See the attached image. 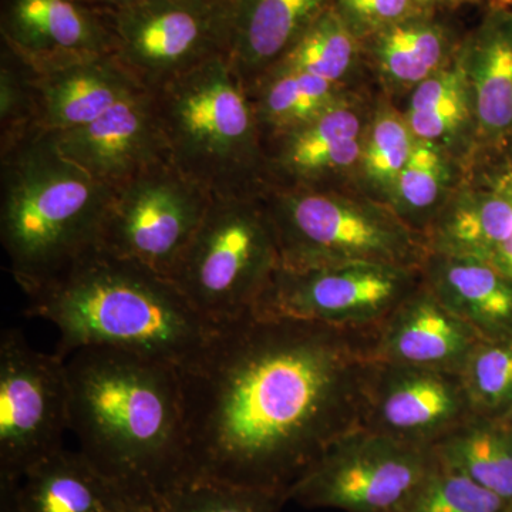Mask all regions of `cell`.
Listing matches in <instances>:
<instances>
[{"instance_id":"obj_1","label":"cell","mask_w":512,"mask_h":512,"mask_svg":"<svg viewBox=\"0 0 512 512\" xmlns=\"http://www.w3.org/2000/svg\"><path fill=\"white\" fill-rule=\"evenodd\" d=\"M373 329L254 313L218 325L177 369L187 480L272 491L289 501L330 444L366 427Z\"/></svg>"},{"instance_id":"obj_2","label":"cell","mask_w":512,"mask_h":512,"mask_svg":"<svg viewBox=\"0 0 512 512\" xmlns=\"http://www.w3.org/2000/svg\"><path fill=\"white\" fill-rule=\"evenodd\" d=\"M64 360L80 451L133 503L160 507L187 480L177 367L109 348Z\"/></svg>"},{"instance_id":"obj_3","label":"cell","mask_w":512,"mask_h":512,"mask_svg":"<svg viewBox=\"0 0 512 512\" xmlns=\"http://www.w3.org/2000/svg\"><path fill=\"white\" fill-rule=\"evenodd\" d=\"M28 316L60 333L63 359L86 348L126 350L181 367L218 325L192 308L171 279L96 248L28 295Z\"/></svg>"},{"instance_id":"obj_4","label":"cell","mask_w":512,"mask_h":512,"mask_svg":"<svg viewBox=\"0 0 512 512\" xmlns=\"http://www.w3.org/2000/svg\"><path fill=\"white\" fill-rule=\"evenodd\" d=\"M0 239L13 278L26 295L99 247L114 188L35 133L0 153Z\"/></svg>"},{"instance_id":"obj_5","label":"cell","mask_w":512,"mask_h":512,"mask_svg":"<svg viewBox=\"0 0 512 512\" xmlns=\"http://www.w3.org/2000/svg\"><path fill=\"white\" fill-rule=\"evenodd\" d=\"M151 93L171 163L211 198L261 197L265 141L229 56Z\"/></svg>"},{"instance_id":"obj_6","label":"cell","mask_w":512,"mask_h":512,"mask_svg":"<svg viewBox=\"0 0 512 512\" xmlns=\"http://www.w3.org/2000/svg\"><path fill=\"white\" fill-rule=\"evenodd\" d=\"M262 200L285 268L366 262L423 269L429 258L427 235L369 195L268 188Z\"/></svg>"},{"instance_id":"obj_7","label":"cell","mask_w":512,"mask_h":512,"mask_svg":"<svg viewBox=\"0 0 512 512\" xmlns=\"http://www.w3.org/2000/svg\"><path fill=\"white\" fill-rule=\"evenodd\" d=\"M281 265L262 195L212 198L171 281L208 322L224 325L254 312Z\"/></svg>"},{"instance_id":"obj_8","label":"cell","mask_w":512,"mask_h":512,"mask_svg":"<svg viewBox=\"0 0 512 512\" xmlns=\"http://www.w3.org/2000/svg\"><path fill=\"white\" fill-rule=\"evenodd\" d=\"M109 13L114 57L146 92L231 56L232 0H131Z\"/></svg>"},{"instance_id":"obj_9","label":"cell","mask_w":512,"mask_h":512,"mask_svg":"<svg viewBox=\"0 0 512 512\" xmlns=\"http://www.w3.org/2000/svg\"><path fill=\"white\" fill-rule=\"evenodd\" d=\"M439 466L433 447L360 427L326 448L289 501L346 512H402Z\"/></svg>"},{"instance_id":"obj_10","label":"cell","mask_w":512,"mask_h":512,"mask_svg":"<svg viewBox=\"0 0 512 512\" xmlns=\"http://www.w3.org/2000/svg\"><path fill=\"white\" fill-rule=\"evenodd\" d=\"M423 284V269L386 264L281 268L254 309L259 318L340 329L376 328Z\"/></svg>"},{"instance_id":"obj_11","label":"cell","mask_w":512,"mask_h":512,"mask_svg":"<svg viewBox=\"0 0 512 512\" xmlns=\"http://www.w3.org/2000/svg\"><path fill=\"white\" fill-rule=\"evenodd\" d=\"M211 200L171 161L158 164L114 188L97 248L171 279Z\"/></svg>"},{"instance_id":"obj_12","label":"cell","mask_w":512,"mask_h":512,"mask_svg":"<svg viewBox=\"0 0 512 512\" xmlns=\"http://www.w3.org/2000/svg\"><path fill=\"white\" fill-rule=\"evenodd\" d=\"M70 430L66 360L37 352L18 329L0 339V478L20 481L63 448Z\"/></svg>"},{"instance_id":"obj_13","label":"cell","mask_w":512,"mask_h":512,"mask_svg":"<svg viewBox=\"0 0 512 512\" xmlns=\"http://www.w3.org/2000/svg\"><path fill=\"white\" fill-rule=\"evenodd\" d=\"M373 110L350 92L315 120L265 140L268 188H343L348 175L356 178Z\"/></svg>"},{"instance_id":"obj_14","label":"cell","mask_w":512,"mask_h":512,"mask_svg":"<svg viewBox=\"0 0 512 512\" xmlns=\"http://www.w3.org/2000/svg\"><path fill=\"white\" fill-rule=\"evenodd\" d=\"M0 35L39 73L114 55L109 9L82 0H2Z\"/></svg>"},{"instance_id":"obj_15","label":"cell","mask_w":512,"mask_h":512,"mask_svg":"<svg viewBox=\"0 0 512 512\" xmlns=\"http://www.w3.org/2000/svg\"><path fill=\"white\" fill-rule=\"evenodd\" d=\"M47 134L64 157L110 188L171 161L148 92L117 104L86 126Z\"/></svg>"},{"instance_id":"obj_16","label":"cell","mask_w":512,"mask_h":512,"mask_svg":"<svg viewBox=\"0 0 512 512\" xmlns=\"http://www.w3.org/2000/svg\"><path fill=\"white\" fill-rule=\"evenodd\" d=\"M470 412L457 373L417 367L373 366L366 427L433 446Z\"/></svg>"},{"instance_id":"obj_17","label":"cell","mask_w":512,"mask_h":512,"mask_svg":"<svg viewBox=\"0 0 512 512\" xmlns=\"http://www.w3.org/2000/svg\"><path fill=\"white\" fill-rule=\"evenodd\" d=\"M480 335L421 284L376 326L370 359L376 365L460 372Z\"/></svg>"},{"instance_id":"obj_18","label":"cell","mask_w":512,"mask_h":512,"mask_svg":"<svg viewBox=\"0 0 512 512\" xmlns=\"http://www.w3.org/2000/svg\"><path fill=\"white\" fill-rule=\"evenodd\" d=\"M36 130L60 133L86 126L146 92L114 55L93 57L33 77Z\"/></svg>"},{"instance_id":"obj_19","label":"cell","mask_w":512,"mask_h":512,"mask_svg":"<svg viewBox=\"0 0 512 512\" xmlns=\"http://www.w3.org/2000/svg\"><path fill=\"white\" fill-rule=\"evenodd\" d=\"M473 107L476 141L512 136V10L491 6L457 52Z\"/></svg>"},{"instance_id":"obj_20","label":"cell","mask_w":512,"mask_h":512,"mask_svg":"<svg viewBox=\"0 0 512 512\" xmlns=\"http://www.w3.org/2000/svg\"><path fill=\"white\" fill-rule=\"evenodd\" d=\"M512 234V168L484 181L458 183L429 231L430 252L493 262Z\"/></svg>"},{"instance_id":"obj_21","label":"cell","mask_w":512,"mask_h":512,"mask_svg":"<svg viewBox=\"0 0 512 512\" xmlns=\"http://www.w3.org/2000/svg\"><path fill=\"white\" fill-rule=\"evenodd\" d=\"M232 69L249 89L332 6V0H232Z\"/></svg>"},{"instance_id":"obj_22","label":"cell","mask_w":512,"mask_h":512,"mask_svg":"<svg viewBox=\"0 0 512 512\" xmlns=\"http://www.w3.org/2000/svg\"><path fill=\"white\" fill-rule=\"evenodd\" d=\"M440 13L403 20L362 42L365 64L390 97L412 93L456 57L461 40Z\"/></svg>"},{"instance_id":"obj_23","label":"cell","mask_w":512,"mask_h":512,"mask_svg":"<svg viewBox=\"0 0 512 512\" xmlns=\"http://www.w3.org/2000/svg\"><path fill=\"white\" fill-rule=\"evenodd\" d=\"M423 281L481 338L512 322V282L487 259L430 252Z\"/></svg>"},{"instance_id":"obj_24","label":"cell","mask_w":512,"mask_h":512,"mask_svg":"<svg viewBox=\"0 0 512 512\" xmlns=\"http://www.w3.org/2000/svg\"><path fill=\"white\" fill-rule=\"evenodd\" d=\"M22 512H124L133 503L82 451H56L20 480Z\"/></svg>"},{"instance_id":"obj_25","label":"cell","mask_w":512,"mask_h":512,"mask_svg":"<svg viewBox=\"0 0 512 512\" xmlns=\"http://www.w3.org/2000/svg\"><path fill=\"white\" fill-rule=\"evenodd\" d=\"M416 140L436 144L454 158H466L476 141L470 92L458 57L409 94L403 110Z\"/></svg>"},{"instance_id":"obj_26","label":"cell","mask_w":512,"mask_h":512,"mask_svg":"<svg viewBox=\"0 0 512 512\" xmlns=\"http://www.w3.org/2000/svg\"><path fill=\"white\" fill-rule=\"evenodd\" d=\"M264 141L303 126L345 99L348 87L303 73H272L247 89Z\"/></svg>"},{"instance_id":"obj_27","label":"cell","mask_w":512,"mask_h":512,"mask_svg":"<svg viewBox=\"0 0 512 512\" xmlns=\"http://www.w3.org/2000/svg\"><path fill=\"white\" fill-rule=\"evenodd\" d=\"M431 447L441 466L512 503V436L507 431L466 420Z\"/></svg>"},{"instance_id":"obj_28","label":"cell","mask_w":512,"mask_h":512,"mask_svg":"<svg viewBox=\"0 0 512 512\" xmlns=\"http://www.w3.org/2000/svg\"><path fill=\"white\" fill-rule=\"evenodd\" d=\"M457 161L444 148L416 140L389 207L410 227L427 235L457 187Z\"/></svg>"},{"instance_id":"obj_29","label":"cell","mask_w":512,"mask_h":512,"mask_svg":"<svg viewBox=\"0 0 512 512\" xmlns=\"http://www.w3.org/2000/svg\"><path fill=\"white\" fill-rule=\"evenodd\" d=\"M362 64V43L328 9L265 74L303 73L348 87V80Z\"/></svg>"},{"instance_id":"obj_30","label":"cell","mask_w":512,"mask_h":512,"mask_svg":"<svg viewBox=\"0 0 512 512\" xmlns=\"http://www.w3.org/2000/svg\"><path fill=\"white\" fill-rule=\"evenodd\" d=\"M416 138L407 126L403 111L389 101H380L367 127L357 181L366 195L389 205L397 178L409 161Z\"/></svg>"},{"instance_id":"obj_31","label":"cell","mask_w":512,"mask_h":512,"mask_svg":"<svg viewBox=\"0 0 512 512\" xmlns=\"http://www.w3.org/2000/svg\"><path fill=\"white\" fill-rule=\"evenodd\" d=\"M468 409L488 413L512 403V339H481L458 372Z\"/></svg>"},{"instance_id":"obj_32","label":"cell","mask_w":512,"mask_h":512,"mask_svg":"<svg viewBox=\"0 0 512 512\" xmlns=\"http://www.w3.org/2000/svg\"><path fill=\"white\" fill-rule=\"evenodd\" d=\"M288 501L284 494L214 481L187 480L174 488L161 512H278Z\"/></svg>"},{"instance_id":"obj_33","label":"cell","mask_w":512,"mask_h":512,"mask_svg":"<svg viewBox=\"0 0 512 512\" xmlns=\"http://www.w3.org/2000/svg\"><path fill=\"white\" fill-rule=\"evenodd\" d=\"M35 70L2 45L0 57V153L36 130Z\"/></svg>"},{"instance_id":"obj_34","label":"cell","mask_w":512,"mask_h":512,"mask_svg":"<svg viewBox=\"0 0 512 512\" xmlns=\"http://www.w3.org/2000/svg\"><path fill=\"white\" fill-rule=\"evenodd\" d=\"M507 505L476 481L439 463L402 512H504Z\"/></svg>"},{"instance_id":"obj_35","label":"cell","mask_w":512,"mask_h":512,"mask_svg":"<svg viewBox=\"0 0 512 512\" xmlns=\"http://www.w3.org/2000/svg\"><path fill=\"white\" fill-rule=\"evenodd\" d=\"M330 9L360 43L403 20L439 12L423 0H332Z\"/></svg>"},{"instance_id":"obj_36","label":"cell","mask_w":512,"mask_h":512,"mask_svg":"<svg viewBox=\"0 0 512 512\" xmlns=\"http://www.w3.org/2000/svg\"><path fill=\"white\" fill-rule=\"evenodd\" d=\"M493 264L497 265L500 271L512 282V234L511 237L501 245V248L498 249L497 254L494 256Z\"/></svg>"},{"instance_id":"obj_37","label":"cell","mask_w":512,"mask_h":512,"mask_svg":"<svg viewBox=\"0 0 512 512\" xmlns=\"http://www.w3.org/2000/svg\"><path fill=\"white\" fill-rule=\"evenodd\" d=\"M82 2L89 3V5L96 6V8L111 10L120 8L131 0H82Z\"/></svg>"},{"instance_id":"obj_38","label":"cell","mask_w":512,"mask_h":512,"mask_svg":"<svg viewBox=\"0 0 512 512\" xmlns=\"http://www.w3.org/2000/svg\"><path fill=\"white\" fill-rule=\"evenodd\" d=\"M426 2L430 8L439 10V12H444V10H453L458 8L457 0H423Z\"/></svg>"},{"instance_id":"obj_39","label":"cell","mask_w":512,"mask_h":512,"mask_svg":"<svg viewBox=\"0 0 512 512\" xmlns=\"http://www.w3.org/2000/svg\"><path fill=\"white\" fill-rule=\"evenodd\" d=\"M124 512H161L160 507H153V505L131 503Z\"/></svg>"},{"instance_id":"obj_40","label":"cell","mask_w":512,"mask_h":512,"mask_svg":"<svg viewBox=\"0 0 512 512\" xmlns=\"http://www.w3.org/2000/svg\"><path fill=\"white\" fill-rule=\"evenodd\" d=\"M512 0H491V6H508Z\"/></svg>"},{"instance_id":"obj_41","label":"cell","mask_w":512,"mask_h":512,"mask_svg":"<svg viewBox=\"0 0 512 512\" xmlns=\"http://www.w3.org/2000/svg\"><path fill=\"white\" fill-rule=\"evenodd\" d=\"M458 5H464V3H480L483 2V0H457Z\"/></svg>"},{"instance_id":"obj_42","label":"cell","mask_w":512,"mask_h":512,"mask_svg":"<svg viewBox=\"0 0 512 512\" xmlns=\"http://www.w3.org/2000/svg\"><path fill=\"white\" fill-rule=\"evenodd\" d=\"M504 512H512V503L507 505V508H505Z\"/></svg>"},{"instance_id":"obj_43","label":"cell","mask_w":512,"mask_h":512,"mask_svg":"<svg viewBox=\"0 0 512 512\" xmlns=\"http://www.w3.org/2000/svg\"><path fill=\"white\" fill-rule=\"evenodd\" d=\"M508 409H510V410H508V416L512 417V403H511V406L508 407Z\"/></svg>"}]
</instances>
